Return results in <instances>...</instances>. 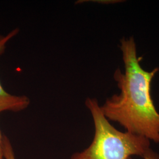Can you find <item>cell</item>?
I'll return each instance as SVG.
<instances>
[{"label": "cell", "instance_id": "4", "mask_svg": "<svg viewBox=\"0 0 159 159\" xmlns=\"http://www.w3.org/2000/svg\"><path fill=\"white\" fill-rule=\"evenodd\" d=\"M2 150L4 159H16L11 144L6 136L2 139Z\"/></svg>", "mask_w": 159, "mask_h": 159}, {"label": "cell", "instance_id": "3", "mask_svg": "<svg viewBox=\"0 0 159 159\" xmlns=\"http://www.w3.org/2000/svg\"><path fill=\"white\" fill-rule=\"evenodd\" d=\"M17 29L14 30L6 35H0V54H2L7 43L17 35ZM30 104V100L26 96H13L4 90L0 83V112L4 111H20L27 108Z\"/></svg>", "mask_w": 159, "mask_h": 159}, {"label": "cell", "instance_id": "6", "mask_svg": "<svg viewBox=\"0 0 159 159\" xmlns=\"http://www.w3.org/2000/svg\"><path fill=\"white\" fill-rule=\"evenodd\" d=\"M2 139L3 136L0 132V159H4L3 150H2Z\"/></svg>", "mask_w": 159, "mask_h": 159}, {"label": "cell", "instance_id": "5", "mask_svg": "<svg viewBox=\"0 0 159 159\" xmlns=\"http://www.w3.org/2000/svg\"><path fill=\"white\" fill-rule=\"evenodd\" d=\"M142 157L143 159H159V154L153 151L150 148L144 154ZM129 159H131V158Z\"/></svg>", "mask_w": 159, "mask_h": 159}, {"label": "cell", "instance_id": "1", "mask_svg": "<svg viewBox=\"0 0 159 159\" xmlns=\"http://www.w3.org/2000/svg\"><path fill=\"white\" fill-rule=\"evenodd\" d=\"M125 72L117 69L114 79L120 90L101 106L105 117L118 123L126 131L159 143V113L151 96V84L159 68L152 71L142 67L133 37L120 41Z\"/></svg>", "mask_w": 159, "mask_h": 159}, {"label": "cell", "instance_id": "2", "mask_svg": "<svg viewBox=\"0 0 159 159\" xmlns=\"http://www.w3.org/2000/svg\"><path fill=\"white\" fill-rule=\"evenodd\" d=\"M85 105L94 121V137L89 148L73 154L71 159H129L133 156L143 157L150 148L147 138L114 127L96 99L88 98Z\"/></svg>", "mask_w": 159, "mask_h": 159}]
</instances>
